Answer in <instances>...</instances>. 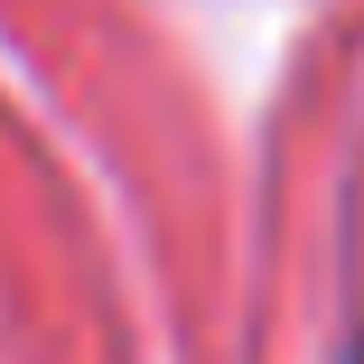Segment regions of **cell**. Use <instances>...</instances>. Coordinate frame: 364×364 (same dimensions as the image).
Masks as SVG:
<instances>
[{"label":"cell","instance_id":"cell-1","mask_svg":"<svg viewBox=\"0 0 364 364\" xmlns=\"http://www.w3.org/2000/svg\"><path fill=\"white\" fill-rule=\"evenodd\" d=\"M346 364H364V327H355V346H346Z\"/></svg>","mask_w":364,"mask_h":364}]
</instances>
